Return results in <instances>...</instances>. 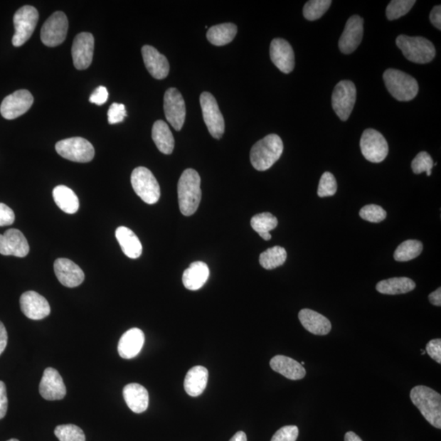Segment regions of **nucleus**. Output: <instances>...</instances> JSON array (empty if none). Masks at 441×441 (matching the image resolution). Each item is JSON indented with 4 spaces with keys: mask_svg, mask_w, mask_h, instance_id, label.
Returning a JSON list of instances; mask_svg holds the SVG:
<instances>
[{
    "mask_svg": "<svg viewBox=\"0 0 441 441\" xmlns=\"http://www.w3.org/2000/svg\"><path fill=\"white\" fill-rule=\"evenodd\" d=\"M131 184L136 194L148 205H154L161 197V187L150 170L136 168L131 175Z\"/></svg>",
    "mask_w": 441,
    "mask_h": 441,
    "instance_id": "423d86ee",
    "label": "nucleus"
},
{
    "mask_svg": "<svg viewBox=\"0 0 441 441\" xmlns=\"http://www.w3.org/2000/svg\"><path fill=\"white\" fill-rule=\"evenodd\" d=\"M415 4V0H393L386 10L388 19L393 21L400 18L409 13Z\"/></svg>",
    "mask_w": 441,
    "mask_h": 441,
    "instance_id": "4c0bfd02",
    "label": "nucleus"
},
{
    "mask_svg": "<svg viewBox=\"0 0 441 441\" xmlns=\"http://www.w3.org/2000/svg\"><path fill=\"white\" fill-rule=\"evenodd\" d=\"M360 146L363 157L369 162L381 163L388 156V142L377 130L368 129L363 131Z\"/></svg>",
    "mask_w": 441,
    "mask_h": 441,
    "instance_id": "1a4fd4ad",
    "label": "nucleus"
},
{
    "mask_svg": "<svg viewBox=\"0 0 441 441\" xmlns=\"http://www.w3.org/2000/svg\"><path fill=\"white\" fill-rule=\"evenodd\" d=\"M345 441H363L358 435L353 432H349L345 435Z\"/></svg>",
    "mask_w": 441,
    "mask_h": 441,
    "instance_id": "864d4df0",
    "label": "nucleus"
},
{
    "mask_svg": "<svg viewBox=\"0 0 441 441\" xmlns=\"http://www.w3.org/2000/svg\"><path fill=\"white\" fill-rule=\"evenodd\" d=\"M426 351L435 361L441 363V340L440 339L430 341L427 344Z\"/></svg>",
    "mask_w": 441,
    "mask_h": 441,
    "instance_id": "49530a36",
    "label": "nucleus"
},
{
    "mask_svg": "<svg viewBox=\"0 0 441 441\" xmlns=\"http://www.w3.org/2000/svg\"><path fill=\"white\" fill-rule=\"evenodd\" d=\"M270 55L272 63L281 73L289 74L293 71L295 65L294 53L288 41L283 38H275L270 47Z\"/></svg>",
    "mask_w": 441,
    "mask_h": 441,
    "instance_id": "6ab92c4d",
    "label": "nucleus"
},
{
    "mask_svg": "<svg viewBox=\"0 0 441 441\" xmlns=\"http://www.w3.org/2000/svg\"><path fill=\"white\" fill-rule=\"evenodd\" d=\"M142 53L149 73L156 80L166 78L169 73L168 59L159 53L157 49L150 46H143Z\"/></svg>",
    "mask_w": 441,
    "mask_h": 441,
    "instance_id": "4be33fe9",
    "label": "nucleus"
},
{
    "mask_svg": "<svg viewBox=\"0 0 441 441\" xmlns=\"http://www.w3.org/2000/svg\"><path fill=\"white\" fill-rule=\"evenodd\" d=\"M30 246L23 233L18 229H9L0 235V255L25 257Z\"/></svg>",
    "mask_w": 441,
    "mask_h": 441,
    "instance_id": "f3484780",
    "label": "nucleus"
},
{
    "mask_svg": "<svg viewBox=\"0 0 441 441\" xmlns=\"http://www.w3.org/2000/svg\"><path fill=\"white\" fill-rule=\"evenodd\" d=\"M416 284L410 278L397 277L380 281L376 289L380 294L388 295L404 294L415 289Z\"/></svg>",
    "mask_w": 441,
    "mask_h": 441,
    "instance_id": "2f4dec72",
    "label": "nucleus"
},
{
    "mask_svg": "<svg viewBox=\"0 0 441 441\" xmlns=\"http://www.w3.org/2000/svg\"><path fill=\"white\" fill-rule=\"evenodd\" d=\"M95 52V38L91 33L83 32L75 38L73 49V58L77 70L90 68Z\"/></svg>",
    "mask_w": 441,
    "mask_h": 441,
    "instance_id": "2eb2a0df",
    "label": "nucleus"
},
{
    "mask_svg": "<svg viewBox=\"0 0 441 441\" xmlns=\"http://www.w3.org/2000/svg\"><path fill=\"white\" fill-rule=\"evenodd\" d=\"M38 20V13L34 7L26 5L16 11L14 18L15 27V34L12 41L14 46L21 47L29 40L35 31Z\"/></svg>",
    "mask_w": 441,
    "mask_h": 441,
    "instance_id": "6e6552de",
    "label": "nucleus"
},
{
    "mask_svg": "<svg viewBox=\"0 0 441 441\" xmlns=\"http://www.w3.org/2000/svg\"><path fill=\"white\" fill-rule=\"evenodd\" d=\"M33 102L34 97L28 90H18L4 99L0 113L4 119H14L28 112Z\"/></svg>",
    "mask_w": 441,
    "mask_h": 441,
    "instance_id": "4468645a",
    "label": "nucleus"
},
{
    "mask_svg": "<svg viewBox=\"0 0 441 441\" xmlns=\"http://www.w3.org/2000/svg\"><path fill=\"white\" fill-rule=\"evenodd\" d=\"M301 365H302V366H304V365H305V362H304V361H302V362L301 363Z\"/></svg>",
    "mask_w": 441,
    "mask_h": 441,
    "instance_id": "bf43d9fd",
    "label": "nucleus"
},
{
    "mask_svg": "<svg viewBox=\"0 0 441 441\" xmlns=\"http://www.w3.org/2000/svg\"><path fill=\"white\" fill-rule=\"evenodd\" d=\"M201 176L195 169H186L179 181L178 193L180 211L191 216L200 206L202 191Z\"/></svg>",
    "mask_w": 441,
    "mask_h": 441,
    "instance_id": "f257e3e1",
    "label": "nucleus"
},
{
    "mask_svg": "<svg viewBox=\"0 0 441 441\" xmlns=\"http://www.w3.org/2000/svg\"><path fill=\"white\" fill-rule=\"evenodd\" d=\"M237 34V26L224 23L212 26L207 32V38L213 46H223L233 41Z\"/></svg>",
    "mask_w": 441,
    "mask_h": 441,
    "instance_id": "473e14b6",
    "label": "nucleus"
},
{
    "mask_svg": "<svg viewBox=\"0 0 441 441\" xmlns=\"http://www.w3.org/2000/svg\"><path fill=\"white\" fill-rule=\"evenodd\" d=\"M8 441H19V440H16V439H11V440H8Z\"/></svg>",
    "mask_w": 441,
    "mask_h": 441,
    "instance_id": "13d9d810",
    "label": "nucleus"
},
{
    "mask_svg": "<svg viewBox=\"0 0 441 441\" xmlns=\"http://www.w3.org/2000/svg\"><path fill=\"white\" fill-rule=\"evenodd\" d=\"M283 151L284 144L280 137L277 134H270L252 147L251 164L258 171H266L278 161Z\"/></svg>",
    "mask_w": 441,
    "mask_h": 441,
    "instance_id": "f03ea898",
    "label": "nucleus"
},
{
    "mask_svg": "<svg viewBox=\"0 0 441 441\" xmlns=\"http://www.w3.org/2000/svg\"><path fill=\"white\" fill-rule=\"evenodd\" d=\"M396 46L403 53L405 58L412 63H429L435 56L433 43L423 37L401 35L396 38Z\"/></svg>",
    "mask_w": 441,
    "mask_h": 441,
    "instance_id": "39448f33",
    "label": "nucleus"
},
{
    "mask_svg": "<svg viewBox=\"0 0 441 441\" xmlns=\"http://www.w3.org/2000/svg\"><path fill=\"white\" fill-rule=\"evenodd\" d=\"M264 240H270L272 239V235L270 233L258 234Z\"/></svg>",
    "mask_w": 441,
    "mask_h": 441,
    "instance_id": "6e6d98bb",
    "label": "nucleus"
},
{
    "mask_svg": "<svg viewBox=\"0 0 441 441\" xmlns=\"http://www.w3.org/2000/svg\"><path fill=\"white\" fill-rule=\"evenodd\" d=\"M430 302L432 305L440 307L441 306V288H438L433 293L430 294L428 297Z\"/></svg>",
    "mask_w": 441,
    "mask_h": 441,
    "instance_id": "603ef678",
    "label": "nucleus"
},
{
    "mask_svg": "<svg viewBox=\"0 0 441 441\" xmlns=\"http://www.w3.org/2000/svg\"><path fill=\"white\" fill-rule=\"evenodd\" d=\"M383 80L390 95L400 102H409L418 92L417 80L403 71L388 69L383 74Z\"/></svg>",
    "mask_w": 441,
    "mask_h": 441,
    "instance_id": "20e7f679",
    "label": "nucleus"
},
{
    "mask_svg": "<svg viewBox=\"0 0 441 441\" xmlns=\"http://www.w3.org/2000/svg\"><path fill=\"white\" fill-rule=\"evenodd\" d=\"M423 245L421 241L408 240L397 247L394 253V258L397 262H408L413 260L421 255Z\"/></svg>",
    "mask_w": 441,
    "mask_h": 441,
    "instance_id": "72a5a7b5",
    "label": "nucleus"
},
{
    "mask_svg": "<svg viewBox=\"0 0 441 441\" xmlns=\"http://www.w3.org/2000/svg\"><path fill=\"white\" fill-rule=\"evenodd\" d=\"M360 216L368 222L378 223L387 218V212L381 206L368 205L361 209Z\"/></svg>",
    "mask_w": 441,
    "mask_h": 441,
    "instance_id": "79ce46f5",
    "label": "nucleus"
},
{
    "mask_svg": "<svg viewBox=\"0 0 441 441\" xmlns=\"http://www.w3.org/2000/svg\"><path fill=\"white\" fill-rule=\"evenodd\" d=\"M20 305L24 315L33 321H40L51 315V308L48 302L35 291H27L22 294Z\"/></svg>",
    "mask_w": 441,
    "mask_h": 441,
    "instance_id": "dca6fc26",
    "label": "nucleus"
},
{
    "mask_svg": "<svg viewBox=\"0 0 441 441\" xmlns=\"http://www.w3.org/2000/svg\"><path fill=\"white\" fill-rule=\"evenodd\" d=\"M108 97L109 95L107 87L99 86L96 88L95 91L92 93L90 102L97 105V106H102V105L107 102Z\"/></svg>",
    "mask_w": 441,
    "mask_h": 441,
    "instance_id": "de8ad7c7",
    "label": "nucleus"
},
{
    "mask_svg": "<svg viewBox=\"0 0 441 441\" xmlns=\"http://www.w3.org/2000/svg\"><path fill=\"white\" fill-rule=\"evenodd\" d=\"M55 435L60 441H85V435L83 430L73 425V424H65L60 425L55 429Z\"/></svg>",
    "mask_w": 441,
    "mask_h": 441,
    "instance_id": "58836bf2",
    "label": "nucleus"
},
{
    "mask_svg": "<svg viewBox=\"0 0 441 441\" xmlns=\"http://www.w3.org/2000/svg\"><path fill=\"white\" fill-rule=\"evenodd\" d=\"M430 21L438 30L441 29V7L440 5L432 9L431 14H430Z\"/></svg>",
    "mask_w": 441,
    "mask_h": 441,
    "instance_id": "8fccbe9b",
    "label": "nucleus"
},
{
    "mask_svg": "<svg viewBox=\"0 0 441 441\" xmlns=\"http://www.w3.org/2000/svg\"><path fill=\"white\" fill-rule=\"evenodd\" d=\"M68 16L63 12L54 13L44 22L41 30V41L48 47H56L62 44L68 36Z\"/></svg>",
    "mask_w": 441,
    "mask_h": 441,
    "instance_id": "9b49d317",
    "label": "nucleus"
},
{
    "mask_svg": "<svg viewBox=\"0 0 441 441\" xmlns=\"http://www.w3.org/2000/svg\"><path fill=\"white\" fill-rule=\"evenodd\" d=\"M421 351H422V355H425L426 354V351H425L422 350Z\"/></svg>",
    "mask_w": 441,
    "mask_h": 441,
    "instance_id": "4d7b16f0",
    "label": "nucleus"
},
{
    "mask_svg": "<svg viewBox=\"0 0 441 441\" xmlns=\"http://www.w3.org/2000/svg\"><path fill=\"white\" fill-rule=\"evenodd\" d=\"M152 139L159 151L164 154H172L174 148V139L167 123L157 120L152 128Z\"/></svg>",
    "mask_w": 441,
    "mask_h": 441,
    "instance_id": "c756f323",
    "label": "nucleus"
},
{
    "mask_svg": "<svg viewBox=\"0 0 441 441\" xmlns=\"http://www.w3.org/2000/svg\"><path fill=\"white\" fill-rule=\"evenodd\" d=\"M275 372L290 380H300L306 376V369L300 363L288 356H277L270 361Z\"/></svg>",
    "mask_w": 441,
    "mask_h": 441,
    "instance_id": "393cba45",
    "label": "nucleus"
},
{
    "mask_svg": "<svg viewBox=\"0 0 441 441\" xmlns=\"http://www.w3.org/2000/svg\"><path fill=\"white\" fill-rule=\"evenodd\" d=\"M8 344V333L5 329L4 324L0 322V356L6 349Z\"/></svg>",
    "mask_w": 441,
    "mask_h": 441,
    "instance_id": "3c124183",
    "label": "nucleus"
},
{
    "mask_svg": "<svg viewBox=\"0 0 441 441\" xmlns=\"http://www.w3.org/2000/svg\"><path fill=\"white\" fill-rule=\"evenodd\" d=\"M356 100V88L353 82L340 81L332 95V106L341 120L349 119Z\"/></svg>",
    "mask_w": 441,
    "mask_h": 441,
    "instance_id": "9d476101",
    "label": "nucleus"
},
{
    "mask_svg": "<svg viewBox=\"0 0 441 441\" xmlns=\"http://www.w3.org/2000/svg\"><path fill=\"white\" fill-rule=\"evenodd\" d=\"M230 441H247V435L244 432H237Z\"/></svg>",
    "mask_w": 441,
    "mask_h": 441,
    "instance_id": "5fc2aeb1",
    "label": "nucleus"
},
{
    "mask_svg": "<svg viewBox=\"0 0 441 441\" xmlns=\"http://www.w3.org/2000/svg\"><path fill=\"white\" fill-rule=\"evenodd\" d=\"M53 196L56 205L63 212L73 214L79 211V198L69 187L63 185L55 187Z\"/></svg>",
    "mask_w": 441,
    "mask_h": 441,
    "instance_id": "7c9ffc66",
    "label": "nucleus"
},
{
    "mask_svg": "<svg viewBox=\"0 0 441 441\" xmlns=\"http://www.w3.org/2000/svg\"><path fill=\"white\" fill-rule=\"evenodd\" d=\"M55 148L60 156L73 162H90L95 156V147L83 137L59 141Z\"/></svg>",
    "mask_w": 441,
    "mask_h": 441,
    "instance_id": "0eeeda50",
    "label": "nucleus"
},
{
    "mask_svg": "<svg viewBox=\"0 0 441 441\" xmlns=\"http://www.w3.org/2000/svg\"><path fill=\"white\" fill-rule=\"evenodd\" d=\"M332 1L330 0H311L303 8V15L308 21H316L327 12Z\"/></svg>",
    "mask_w": 441,
    "mask_h": 441,
    "instance_id": "e433bc0d",
    "label": "nucleus"
},
{
    "mask_svg": "<svg viewBox=\"0 0 441 441\" xmlns=\"http://www.w3.org/2000/svg\"><path fill=\"white\" fill-rule=\"evenodd\" d=\"M278 225L277 217L270 213H262L255 215L251 219L252 228L258 234L270 233Z\"/></svg>",
    "mask_w": 441,
    "mask_h": 441,
    "instance_id": "c9c22d12",
    "label": "nucleus"
},
{
    "mask_svg": "<svg viewBox=\"0 0 441 441\" xmlns=\"http://www.w3.org/2000/svg\"><path fill=\"white\" fill-rule=\"evenodd\" d=\"M40 393L47 400H63L66 395V388L62 376L56 369L47 368L40 384Z\"/></svg>",
    "mask_w": 441,
    "mask_h": 441,
    "instance_id": "aec40b11",
    "label": "nucleus"
},
{
    "mask_svg": "<svg viewBox=\"0 0 441 441\" xmlns=\"http://www.w3.org/2000/svg\"><path fill=\"white\" fill-rule=\"evenodd\" d=\"M115 237L127 257L136 259L142 255V243L134 231L128 228L119 227L115 230Z\"/></svg>",
    "mask_w": 441,
    "mask_h": 441,
    "instance_id": "c85d7f7f",
    "label": "nucleus"
},
{
    "mask_svg": "<svg viewBox=\"0 0 441 441\" xmlns=\"http://www.w3.org/2000/svg\"><path fill=\"white\" fill-rule=\"evenodd\" d=\"M337 190L338 184L334 176L329 172H325L319 180L318 196L322 198L333 196Z\"/></svg>",
    "mask_w": 441,
    "mask_h": 441,
    "instance_id": "a19ab883",
    "label": "nucleus"
},
{
    "mask_svg": "<svg viewBox=\"0 0 441 441\" xmlns=\"http://www.w3.org/2000/svg\"><path fill=\"white\" fill-rule=\"evenodd\" d=\"M363 35V19L360 16H351L346 21L344 31L341 35L339 47L344 54H350L359 47Z\"/></svg>",
    "mask_w": 441,
    "mask_h": 441,
    "instance_id": "a211bd4d",
    "label": "nucleus"
},
{
    "mask_svg": "<svg viewBox=\"0 0 441 441\" xmlns=\"http://www.w3.org/2000/svg\"><path fill=\"white\" fill-rule=\"evenodd\" d=\"M201 106L203 120L214 139H220L225 132V121L216 99L208 92L201 95Z\"/></svg>",
    "mask_w": 441,
    "mask_h": 441,
    "instance_id": "f8f14e48",
    "label": "nucleus"
},
{
    "mask_svg": "<svg viewBox=\"0 0 441 441\" xmlns=\"http://www.w3.org/2000/svg\"><path fill=\"white\" fill-rule=\"evenodd\" d=\"M208 277V265L203 262H195L184 272L183 282L187 289L196 291L206 285Z\"/></svg>",
    "mask_w": 441,
    "mask_h": 441,
    "instance_id": "bb28decb",
    "label": "nucleus"
},
{
    "mask_svg": "<svg viewBox=\"0 0 441 441\" xmlns=\"http://www.w3.org/2000/svg\"><path fill=\"white\" fill-rule=\"evenodd\" d=\"M299 318L302 326L315 335H327L332 329V324L326 317L310 309H302Z\"/></svg>",
    "mask_w": 441,
    "mask_h": 441,
    "instance_id": "b1692460",
    "label": "nucleus"
},
{
    "mask_svg": "<svg viewBox=\"0 0 441 441\" xmlns=\"http://www.w3.org/2000/svg\"><path fill=\"white\" fill-rule=\"evenodd\" d=\"M208 371L206 367L198 366L187 372L184 381L186 393L192 397L201 395L207 387Z\"/></svg>",
    "mask_w": 441,
    "mask_h": 441,
    "instance_id": "cd10ccee",
    "label": "nucleus"
},
{
    "mask_svg": "<svg viewBox=\"0 0 441 441\" xmlns=\"http://www.w3.org/2000/svg\"><path fill=\"white\" fill-rule=\"evenodd\" d=\"M124 399L129 409L136 413H142L147 410L149 394L143 386L137 383L126 385L123 390Z\"/></svg>",
    "mask_w": 441,
    "mask_h": 441,
    "instance_id": "a878e982",
    "label": "nucleus"
},
{
    "mask_svg": "<svg viewBox=\"0 0 441 441\" xmlns=\"http://www.w3.org/2000/svg\"><path fill=\"white\" fill-rule=\"evenodd\" d=\"M165 117L176 131L183 129L186 119V104L181 92L175 87L169 88L164 97Z\"/></svg>",
    "mask_w": 441,
    "mask_h": 441,
    "instance_id": "ddd939ff",
    "label": "nucleus"
},
{
    "mask_svg": "<svg viewBox=\"0 0 441 441\" xmlns=\"http://www.w3.org/2000/svg\"><path fill=\"white\" fill-rule=\"evenodd\" d=\"M299 430L296 426L281 427L273 435L271 441H296L299 437Z\"/></svg>",
    "mask_w": 441,
    "mask_h": 441,
    "instance_id": "37998d69",
    "label": "nucleus"
},
{
    "mask_svg": "<svg viewBox=\"0 0 441 441\" xmlns=\"http://www.w3.org/2000/svg\"><path fill=\"white\" fill-rule=\"evenodd\" d=\"M144 343V333L140 329L132 328L120 338L118 344L119 355L124 359H132L139 354Z\"/></svg>",
    "mask_w": 441,
    "mask_h": 441,
    "instance_id": "5701e85b",
    "label": "nucleus"
},
{
    "mask_svg": "<svg viewBox=\"0 0 441 441\" xmlns=\"http://www.w3.org/2000/svg\"><path fill=\"white\" fill-rule=\"evenodd\" d=\"M287 259V252L284 248L275 246L264 251L259 257V262L261 266L267 270L277 268L285 262Z\"/></svg>",
    "mask_w": 441,
    "mask_h": 441,
    "instance_id": "f704fd0d",
    "label": "nucleus"
},
{
    "mask_svg": "<svg viewBox=\"0 0 441 441\" xmlns=\"http://www.w3.org/2000/svg\"><path fill=\"white\" fill-rule=\"evenodd\" d=\"M9 400L7 396L6 386L0 381V419L6 415L8 411Z\"/></svg>",
    "mask_w": 441,
    "mask_h": 441,
    "instance_id": "09e8293b",
    "label": "nucleus"
},
{
    "mask_svg": "<svg viewBox=\"0 0 441 441\" xmlns=\"http://www.w3.org/2000/svg\"><path fill=\"white\" fill-rule=\"evenodd\" d=\"M410 399L431 425L441 428L440 394L425 386H416L410 391Z\"/></svg>",
    "mask_w": 441,
    "mask_h": 441,
    "instance_id": "7ed1b4c3",
    "label": "nucleus"
},
{
    "mask_svg": "<svg viewBox=\"0 0 441 441\" xmlns=\"http://www.w3.org/2000/svg\"><path fill=\"white\" fill-rule=\"evenodd\" d=\"M108 122L115 124L123 122L127 117V112L124 104L113 103L108 110Z\"/></svg>",
    "mask_w": 441,
    "mask_h": 441,
    "instance_id": "c03bdc74",
    "label": "nucleus"
},
{
    "mask_svg": "<svg viewBox=\"0 0 441 441\" xmlns=\"http://www.w3.org/2000/svg\"><path fill=\"white\" fill-rule=\"evenodd\" d=\"M54 272L59 282L68 288L78 287L85 280L82 269L68 258H58L55 261Z\"/></svg>",
    "mask_w": 441,
    "mask_h": 441,
    "instance_id": "412c9836",
    "label": "nucleus"
},
{
    "mask_svg": "<svg viewBox=\"0 0 441 441\" xmlns=\"http://www.w3.org/2000/svg\"><path fill=\"white\" fill-rule=\"evenodd\" d=\"M433 166V159L426 152L418 153L411 164L413 173L420 174L426 172L428 176H431Z\"/></svg>",
    "mask_w": 441,
    "mask_h": 441,
    "instance_id": "ea45409f",
    "label": "nucleus"
},
{
    "mask_svg": "<svg viewBox=\"0 0 441 441\" xmlns=\"http://www.w3.org/2000/svg\"><path fill=\"white\" fill-rule=\"evenodd\" d=\"M14 220L15 214L13 209L5 203H0V227L12 225Z\"/></svg>",
    "mask_w": 441,
    "mask_h": 441,
    "instance_id": "a18cd8bd",
    "label": "nucleus"
}]
</instances>
